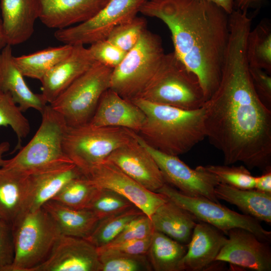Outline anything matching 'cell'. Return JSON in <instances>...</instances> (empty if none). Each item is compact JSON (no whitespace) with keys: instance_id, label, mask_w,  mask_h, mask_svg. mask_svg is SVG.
I'll list each match as a JSON object with an SVG mask.
<instances>
[{"instance_id":"obj_37","label":"cell","mask_w":271,"mask_h":271,"mask_svg":"<svg viewBox=\"0 0 271 271\" xmlns=\"http://www.w3.org/2000/svg\"><path fill=\"white\" fill-rule=\"evenodd\" d=\"M203 168L213 174L219 183L241 189L255 188V177L244 166L207 165Z\"/></svg>"},{"instance_id":"obj_7","label":"cell","mask_w":271,"mask_h":271,"mask_svg":"<svg viewBox=\"0 0 271 271\" xmlns=\"http://www.w3.org/2000/svg\"><path fill=\"white\" fill-rule=\"evenodd\" d=\"M165 54L159 36L146 29L136 45L112 70L109 88L129 100L139 97Z\"/></svg>"},{"instance_id":"obj_17","label":"cell","mask_w":271,"mask_h":271,"mask_svg":"<svg viewBox=\"0 0 271 271\" xmlns=\"http://www.w3.org/2000/svg\"><path fill=\"white\" fill-rule=\"evenodd\" d=\"M95 62L84 45H73L70 54L50 69L40 81L41 94L46 102L52 103Z\"/></svg>"},{"instance_id":"obj_27","label":"cell","mask_w":271,"mask_h":271,"mask_svg":"<svg viewBox=\"0 0 271 271\" xmlns=\"http://www.w3.org/2000/svg\"><path fill=\"white\" fill-rule=\"evenodd\" d=\"M42 208L58 226L61 234L86 239L99 219L88 209H76L50 200Z\"/></svg>"},{"instance_id":"obj_36","label":"cell","mask_w":271,"mask_h":271,"mask_svg":"<svg viewBox=\"0 0 271 271\" xmlns=\"http://www.w3.org/2000/svg\"><path fill=\"white\" fill-rule=\"evenodd\" d=\"M146 26V19L137 16L114 28L106 39L127 53L138 43L142 34L147 29Z\"/></svg>"},{"instance_id":"obj_48","label":"cell","mask_w":271,"mask_h":271,"mask_svg":"<svg viewBox=\"0 0 271 271\" xmlns=\"http://www.w3.org/2000/svg\"><path fill=\"white\" fill-rule=\"evenodd\" d=\"M234 13H233V14H234ZM241 14H244V13H241ZM232 14H231V15H232ZM245 15H246V14H245ZM229 17H230V16H229Z\"/></svg>"},{"instance_id":"obj_41","label":"cell","mask_w":271,"mask_h":271,"mask_svg":"<svg viewBox=\"0 0 271 271\" xmlns=\"http://www.w3.org/2000/svg\"><path fill=\"white\" fill-rule=\"evenodd\" d=\"M252 82L260 99L271 109V76L265 70L249 67Z\"/></svg>"},{"instance_id":"obj_42","label":"cell","mask_w":271,"mask_h":271,"mask_svg":"<svg viewBox=\"0 0 271 271\" xmlns=\"http://www.w3.org/2000/svg\"><path fill=\"white\" fill-rule=\"evenodd\" d=\"M152 236L143 239H133L120 243L108 244L99 248H109L131 254H147Z\"/></svg>"},{"instance_id":"obj_45","label":"cell","mask_w":271,"mask_h":271,"mask_svg":"<svg viewBox=\"0 0 271 271\" xmlns=\"http://www.w3.org/2000/svg\"><path fill=\"white\" fill-rule=\"evenodd\" d=\"M217 5L228 14H230L234 10L233 0H206Z\"/></svg>"},{"instance_id":"obj_12","label":"cell","mask_w":271,"mask_h":271,"mask_svg":"<svg viewBox=\"0 0 271 271\" xmlns=\"http://www.w3.org/2000/svg\"><path fill=\"white\" fill-rule=\"evenodd\" d=\"M136 137L154 158L166 183L187 196L204 197L219 203L215 188L219 183L213 174L202 166L193 169L178 156L162 153L147 145L137 133Z\"/></svg>"},{"instance_id":"obj_38","label":"cell","mask_w":271,"mask_h":271,"mask_svg":"<svg viewBox=\"0 0 271 271\" xmlns=\"http://www.w3.org/2000/svg\"><path fill=\"white\" fill-rule=\"evenodd\" d=\"M154 231L151 218L143 213L131 220L119 234L108 244H116L129 240L145 238L151 236Z\"/></svg>"},{"instance_id":"obj_23","label":"cell","mask_w":271,"mask_h":271,"mask_svg":"<svg viewBox=\"0 0 271 271\" xmlns=\"http://www.w3.org/2000/svg\"><path fill=\"white\" fill-rule=\"evenodd\" d=\"M30 175V190L23 214L42 208L68 182L83 174L74 164H72Z\"/></svg>"},{"instance_id":"obj_43","label":"cell","mask_w":271,"mask_h":271,"mask_svg":"<svg viewBox=\"0 0 271 271\" xmlns=\"http://www.w3.org/2000/svg\"><path fill=\"white\" fill-rule=\"evenodd\" d=\"M255 189L271 194V168L264 171L260 176L255 177Z\"/></svg>"},{"instance_id":"obj_30","label":"cell","mask_w":271,"mask_h":271,"mask_svg":"<svg viewBox=\"0 0 271 271\" xmlns=\"http://www.w3.org/2000/svg\"><path fill=\"white\" fill-rule=\"evenodd\" d=\"M246 52L249 66L271 73V29L265 21L250 30L246 42Z\"/></svg>"},{"instance_id":"obj_13","label":"cell","mask_w":271,"mask_h":271,"mask_svg":"<svg viewBox=\"0 0 271 271\" xmlns=\"http://www.w3.org/2000/svg\"><path fill=\"white\" fill-rule=\"evenodd\" d=\"M83 175L97 188L109 189L125 197L150 218L168 200L164 195L145 188L107 159Z\"/></svg>"},{"instance_id":"obj_32","label":"cell","mask_w":271,"mask_h":271,"mask_svg":"<svg viewBox=\"0 0 271 271\" xmlns=\"http://www.w3.org/2000/svg\"><path fill=\"white\" fill-rule=\"evenodd\" d=\"M99 271H150L147 254H131L113 249L97 248Z\"/></svg>"},{"instance_id":"obj_35","label":"cell","mask_w":271,"mask_h":271,"mask_svg":"<svg viewBox=\"0 0 271 271\" xmlns=\"http://www.w3.org/2000/svg\"><path fill=\"white\" fill-rule=\"evenodd\" d=\"M134 206L126 198L114 191L98 189L86 209L92 211L100 220Z\"/></svg>"},{"instance_id":"obj_6","label":"cell","mask_w":271,"mask_h":271,"mask_svg":"<svg viewBox=\"0 0 271 271\" xmlns=\"http://www.w3.org/2000/svg\"><path fill=\"white\" fill-rule=\"evenodd\" d=\"M136 133L125 128L99 126L89 123L68 126L63 151L84 175L106 160L113 151L134 140Z\"/></svg>"},{"instance_id":"obj_18","label":"cell","mask_w":271,"mask_h":271,"mask_svg":"<svg viewBox=\"0 0 271 271\" xmlns=\"http://www.w3.org/2000/svg\"><path fill=\"white\" fill-rule=\"evenodd\" d=\"M109 1L41 0L39 19L49 28H67L89 20Z\"/></svg>"},{"instance_id":"obj_28","label":"cell","mask_w":271,"mask_h":271,"mask_svg":"<svg viewBox=\"0 0 271 271\" xmlns=\"http://www.w3.org/2000/svg\"><path fill=\"white\" fill-rule=\"evenodd\" d=\"M187 250V244L155 231L147 254L154 270L180 271V262Z\"/></svg>"},{"instance_id":"obj_4","label":"cell","mask_w":271,"mask_h":271,"mask_svg":"<svg viewBox=\"0 0 271 271\" xmlns=\"http://www.w3.org/2000/svg\"><path fill=\"white\" fill-rule=\"evenodd\" d=\"M42 114L40 125L30 141L2 167L28 175L74 164L66 155L63 142L68 125L63 117L50 105Z\"/></svg>"},{"instance_id":"obj_14","label":"cell","mask_w":271,"mask_h":271,"mask_svg":"<svg viewBox=\"0 0 271 271\" xmlns=\"http://www.w3.org/2000/svg\"><path fill=\"white\" fill-rule=\"evenodd\" d=\"M227 235V241L215 260L254 271L271 270L269 242L240 228L230 229Z\"/></svg>"},{"instance_id":"obj_8","label":"cell","mask_w":271,"mask_h":271,"mask_svg":"<svg viewBox=\"0 0 271 271\" xmlns=\"http://www.w3.org/2000/svg\"><path fill=\"white\" fill-rule=\"evenodd\" d=\"M12 229L15 257L9 271H32L47 257L61 234L42 207L21 215Z\"/></svg>"},{"instance_id":"obj_22","label":"cell","mask_w":271,"mask_h":271,"mask_svg":"<svg viewBox=\"0 0 271 271\" xmlns=\"http://www.w3.org/2000/svg\"><path fill=\"white\" fill-rule=\"evenodd\" d=\"M12 46L7 44L0 52V89L9 93L23 112L32 108L42 112L47 103L41 94L27 85L15 63Z\"/></svg>"},{"instance_id":"obj_10","label":"cell","mask_w":271,"mask_h":271,"mask_svg":"<svg viewBox=\"0 0 271 271\" xmlns=\"http://www.w3.org/2000/svg\"><path fill=\"white\" fill-rule=\"evenodd\" d=\"M157 192L188 211L198 221L210 224L227 234L231 229L240 228L254 234L261 240L270 242L271 231L265 229L255 218L240 214L209 199L187 196L165 183Z\"/></svg>"},{"instance_id":"obj_1","label":"cell","mask_w":271,"mask_h":271,"mask_svg":"<svg viewBox=\"0 0 271 271\" xmlns=\"http://www.w3.org/2000/svg\"><path fill=\"white\" fill-rule=\"evenodd\" d=\"M249 30H229L219 85L204 109L206 138L223 155L224 165L271 168V109L254 88L246 52Z\"/></svg>"},{"instance_id":"obj_44","label":"cell","mask_w":271,"mask_h":271,"mask_svg":"<svg viewBox=\"0 0 271 271\" xmlns=\"http://www.w3.org/2000/svg\"><path fill=\"white\" fill-rule=\"evenodd\" d=\"M263 0H233L234 10L247 11L249 8H257Z\"/></svg>"},{"instance_id":"obj_26","label":"cell","mask_w":271,"mask_h":271,"mask_svg":"<svg viewBox=\"0 0 271 271\" xmlns=\"http://www.w3.org/2000/svg\"><path fill=\"white\" fill-rule=\"evenodd\" d=\"M219 200L236 206L244 214L271 223V194L255 189H241L219 183L215 188Z\"/></svg>"},{"instance_id":"obj_24","label":"cell","mask_w":271,"mask_h":271,"mask_svg":"<svg viewBox=\"0 0 271 271\" xmlns=\"http://www.w3.org/2000/svg\"><path fill=\"white\" fill-rule=\"evenodd\" d=\"M31 187L30 175L0 167V219L13 225L23 214Z\"/></svg>"},{"instance_id":"obj_34","label":"cell","mask_w":271,"mask_h":271,"mask_svg":"<svg viewBox=\"0 0 271 271\" xmlns=\"http://www.w3.org/2000/svg\"><path fill=\"white\" fill-rule=\"evenodd\" d=\"M8 92L0 89V126H10L17 137L15 151L20 149L21 143L30 131L28 120Z\"/></svg>"},{"instance_id":"obj_11","label":"cell","mask_w":271,"mask_h":271,"mask_svg":"<svg viewBox=\"0 0 271 271\" xmlns=\"http://www.w3.org/2000/svg\"><path fill=\"white\" fill-rule=\"evenodd\" d=\"M147 0H109L94 16L82 23L57 30L55 39L64 44L91 45L106 39L112 30L137 16Z\"/></svg>"},{"instance_id":"obj_25","label":"cell","mask_w":271,"mask_h":271,"mask_svg":"<svg viewBox=\"0 0 271 271\" xmlns=\"http://www.w3.org/2000/svg\"><path fill=\"white\" fill-rule=\"evenodd\" d=\"M151 219L155 231L184 244L189 242L198 221L192 214L168 199L157 208Z\"/></svg>"},{"instance_id":"obj_29","label":"cell","mask_w":271,"mask_h":271,"mask_svg":"<svg viewBox=\"0 0 271 271\" xmlns=\"http://www.w3.org/2000/svg\"><path fill=\"white\" fill-rule=\"evenodd\" d=\"M73 45L51 47L34 53L14 57L15 64L24 77L41 80L52 68L67 57Z\"/></svg>"},{"instance_id":"obj_9","label":"cell","mask_w":271,"mask_h":271,"mask_svg":"<svg viewBox=\"0 0 271 271\" xmlns=\"http://www.w3.org/2000/svg\"><path fill=\"white\" fill-rule=\"evenodd\" d=\"M112 70L95 61L50 105L68 126L89 123L102 95L110 88Z\"/></svg>"},{"instance_id":"obj_20","label":"cell","mask_w":271,"mask_h":271,"mask_svg":"<svg viewBox=\"0 0 271 271\" xmlns=\"http://www.w3.org/2000/svg\"><path fill=\"white\" fill-rule=\"evenodd\" d=\"M227 239L219 229L198 221L187 244L186 253L180 262V271L205 270L215 260Z\"/></svg>"},{"instance_id":"obj_47","label":"cell","mask_w":271,"mask_h":271,"mask_svg":"<svg viewBox=\"0 0 271 271\" xmlns=\"http://www.w3.org/2000/svg\"><path fill=\"white\" fill-rule=\"evenodd\" d=\"M7 45L2 19L0 15V50H2Z\"/></svg>"},{"instance_id":"obj_16","label":"cell","mask_w":271,"mask_h":271,"mask_svg":"<svg viewBox=\"0 0 271 271\" xmlns=\"http://www.w3.org/2000/svg\"><path fill=\"white\" fill-rule=\"evenodd\" d=\"M106 159L149 190L157 192L166 183L156 162L138 141L136 133L134 140L113 151Z\"/></svg>"},{"instance_id":"obj_21","label":"cell","mask_w":271,"mask_h":271,"mask_svg":"<svg viewBox=\"0 0 271 271\" xmlns=\"http://www.w3.org/2000/svg\"><path fill=\"white\" fill-rule=\"evenodd\" d=\"M0 8L7 44L12 46L29 40L39 19L41 0H0Z\"/></svg>"},{"instance_id":"obj_39","label":"cell","mask_w":271,"mask_h":271,"mask_svg":"<svg viewBox=\"0 0 271 271\" xmlns=\"http://www.w3.org/2000/svg\"><path fill=\"white\" fill-rule=\"evenodd\" d=\"M88 48L95 61L112 69L119 64L126 53L106 39L91 44Z\"/></svg>"},{"instance_id":"obj_33","label":"cell","mask_w":271,"mask_h":271,"mask_svg":"<svg viewBox=\"0 0 271 271\" xmlns=\"http://www.w3.org/2000/svg\"><path fill=\"white\" fill-rule=\"evenodd\" d=\"M98 188L83 175L68 182L52 199L76 209H85Z\"/></svg>"},{"instance_id":"obj_40","label":"cell","mask_w":271,"mask_h":271,"mask_svg":"<svg viewBox=\"0 0 271 271\" xmlns=\"http://www.w3.org/2000/svg\"><path fill=\"white\" fill-rule=\"evenodd\" d=\"M15 257L12 226L0 219V271H9Z\"/></svg>"},{"instance_id":"obj_2","label":"cell","mask_w":271,"mask_h":271,"mask_svg":"<svg viewBox=\"0 0 271 271\" xmlns=\"http://www.w3.org/2000/svg\"><path fill=\"white\" fill-rule=\"evenodd\" d=\"M140 13L166 24L175 54L197 77L208 99L221 78L229 36V14L206 0H147Z\"/></svg>"},{"instance_id":"obj_19","label":"cell","mask_w":271,"mask_h":271,"mask_svg":"<svg viewBox=\"0 0 271 271\" xmlns=\"http://www.w3.org/2000/svg\"><path fill=\"white\" fill-rule=\"evenodd\" d=\"M146 120L142 110L109 88L102 95L89 123L99 126L119 127L137 133Z\"/></svg>"},{"instance_id":"obj_3","label":"cell","mask_w":271,"mask_h":271,"mask_svg":"<svg viewBox=\"0 0 271 271\" xmlns=\"http://www.w3.org/2000/svg\"><path fill=\"white\" fill-rule=\"evenodd\" d=\"M130 101L146 115L137 133L147 145L162 153L176 156L185 154L206 138L202 107L185 110L141 98Z\"/></svg>"},{"instance_id":"obj_46","label":"cell","mask_w":271,"mask_h":271,"mask_svg":"<svg viewBox=\"0 0 271 271\" xmlns=\"http://www.w3.org/2000/svg\"><path fill=\"white\" fill-rule=\"evenodd\" d=\"M10 148V144L8 142H3L0 143V167L4 164L5 160L3 156L5 153L9 151Z\"/></svg>"},{"instance_id":"obj_31","label":"cell","mask_w":271,"mask_h":271,"mask_svg":"<svg viewBox=\"0 0 271 271\" xmlns=\"http://www.w3.org/2000/svg\"><path fill=\"white\" fill-rule=\"evenodd\" d=\"M144 213L134 206L126 210L110 215L98 222L86 239L97 248L111 242L133 219Z\"/></svg>"},{"instance_id":"obj_5","label":"cell","mask_w":271,"mask_h":271,"mask_svg":"<svg viewBox=\"0 0 271 271\" xmlns=\"http://www.w3.org/2000/svg\"><path fill=\"white\" fill-rule=\"evenodd\" d=\"M138 98L185 110L200 108L205 101L197 77L174 52L165 54L156 73Z\"/></svg>"},{"instance_id":"obj_15","label":"cell","mask_w":271,"mask_h":271,"mask_svg":"<svg viewBox=\"0 0 271 271\" xmlns=\"http://www.w3.org/2000/svg\"><path fill=\"white\" fill-rule=\"evenodd\" d=\"M97 247L86 239L61 234L47 257L32 271H99Z\"/></svg>"}]
</instances>
